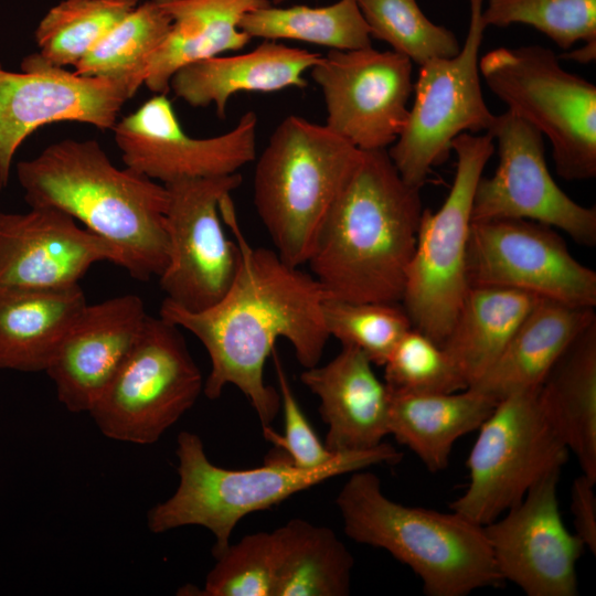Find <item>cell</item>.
Instances as JSON below:
<instances>
[{"label": "cell", "instance_id": "obj_1", "mask_svg": "<svg viewBox=\"0 0 596 596\" xmlns=\"http://www.w3.org/2000/svg\"><path fill=\"white\" fill-rule=\"evenodd\" d=\"M220 212L240 252L231 286L219 301L199 311L164 299L159 316L204 345L211 360L203 386L206 397L216 400L227 384L235 385L265 429L280 408L279 392L264 380L267 358L284 338L305 369L319 363L330 338L322 312L328 295L313 275L289 265L276 251L247 242L231 194L222 198Z\"/></svg>", "mask_w": 596, "mask_h": 596}, {"label": "cell", "instance_id": "obj_2", "mask_svg": "<svg viewBox=\"0 0 596 596\" xmlns=\"http://www.w3.org/2000/svg\"><path fill=\"white\" fill-rule=\"evenodd\" d=\"M387 150L362 157L329 210L306 264L328 297L398 304L423 212Z\"/></svg>", "mask_w": 596, "mask_h": 596}, {"label": "cell", "instance_id": "obj_3", "mask_svg": "<svg viewBox=\"0 0 596 596\" xmlns=\"http://www.w3.org/2000/svg\"><path fill=\"white\" fill-rule=\"evenodd\" d=\"M30 207H53L111 244L134 278L160 276L168 263V190L118 169L95 140L64 139L17 164Z\"/></svg>", "mask_w": 596, "mask_h": 596}, {"label": "cell", "instance_id": "obj_4", "mask_svg": "<svg viewBox=\"0 0 596 596\" xmlns=\"http://www.w3.org/2000/svg\"><path fill=\"white\" fill-rule=\"evenodd\" d=\"M336 503L345 534L408 566L428 596H466L503 583L482 526L451 510L393 501L371 471L352 472Z\"/></svg>", "mask_w": 596, "mask_h": 596}, {"label": "cell", "instance_id": "obj_5", "mask_svg": "<svg viewBox=\"0 0 596 596\" xmlns=\"http://www.w3.org/2000/svg\"><path fill=\"white\" fill-rule=\"evenodd\" d=\"M177 441L179 485L168 500L149 511L148 528L163 533L185 525L203 526L214 535V557L231 544L232 532L243 517L269 509L330 478L375 465H394L403 457L383 441L369 450L337 454L313 469L297 468L273 456L262 467L233 470L212 464L196 434L183 430Z\"/></svg>", "mask_w": 596, "mask_h": 596}, {"label": "cell", "instance_id": "obj_6", "mask_svg": "<svg viewBox=\"0 0 596 596\" xmlns=\"http://www.w3.org/2000/svg\"><path fill=\"white\" fill-rule=\"evenodd\" d=\"M362 151L326 125L290 115L257 159L253 199L286 263L306 264L319 230Z\"/></svg>", "mask_w": 596, "mask_h": 596}, {"label": "cell", "instance_id": "obj_7", "mask_svg": "<svg viewBox=\"0 0 596 596\" xmlns=\"http://www.w3.org/2000/svg\"><path fill=\"white\" fill-rule=\"evenodd\" d=\"M490 91L509 111L546 136L557 174L567 181L596 177V86L567 72L541 45L498 47L479 60Z\"/></svg>", "mask_w": 596, "mask_h": 596}, {"label": "cell", "instance_id": "obj_8", "mask_svg": "<svg viewBox=\"0 0 596 596\" xmlns=\"http://www.w3.org/2000/svg\"><path fill=\"white\" fill-rule=\"evenodd\" d=\"M457 163L441 206L422 212L402 304L413 328L443 345L468 290L467 248L476 185L494 152L490 132L451 142Z\"/></svg>", "mask_w": 596, "mask_h": 596}, {"label": "cell", "instance_id": "obj_9", "mask_svg": "<svg viewBox=\"0 0 596 596\" xmlns=\"http://www.w3.org/2000/svg\"><path fill=\"white\" fill-rule=\"evenodd\" d=\"M538 390L505 396L478 428L467 460L469 483L449 504L451 511L483 526L543 477L562 470L570 450L542 412Z\"/></svg>", "mask_w": 596, "mask_h": 596}, {"label": "cell", "instance_id": "obj_10", "mask_svg": "<svg viewBox=\"0 0 596 596\" xmlns=\"http://www.w3.org/2000/svg\"><path fill=\"white\" fill-rule=\"evenodd\" d=\"M178 328L147 316L135 347L88 411L103 435L153 444L194 405L204 383Z\"/></svg>", "mask_w": 596, "mask_h": 596}, {"label": "cell", "instance_id": "obj_11", "mask_svg": "<svg viewBox=\"0 0 596 596\" xmlns=\"http://www.w3.org/2000/svg\"><path fill=\"white\" fill-rule=\"evenodd\" d=\"M485 30L481 11L470 10L459 53L419 66L414 103L400 136L387 149L397 172L411 187L421 190L433 167L448 158L457 136L488 132L494 123L480 82L479 50Z\"/></svg>", "mask_w": 596, "mask_h": 596}, {"label": "cell", "instance_id": "obj_12", "mask_svg": "<svg viewBox=\"0 0 596 596\" xmlns=\"http://www.w3.org/2000/svg\"><path fill=\"white\" fill-rule=\"evenodd\" d=\"M242 183L228 175L184 179L168 190L166 230L168 263L159 276L167 300L190 311L206 309L231 286L238 266V246L224 233L220 202Z\"/></svg>", "mask_w": 596, "mask_h": 596}, {"label": "cell", "instance_id": "obj_13", "mask_svg": "<svg viewBox=\"0 0 596 596\" xmlns=\"http://www.w3.org/2000/svg\"><path fill=\"white\" fill-rule=\"evenodd\" d=\"M469 286L510 288L577 308L596 306V273L579 263L555 228L522 219L471 221Z\"/></svg>", "mask_w": 596, "mask_h": 596}, {"label": "cell", "instance_id": "obj_14", "mask_svg": "<svg viewBox=\"0 0 596 596\" xmlns=\"http://www.w3.org/2000/svg\"><path fill=\"white\" fill-rule=\"evenodd\" d=\"M310 76L322 92L331 131L361 151L387 150L395 142L414 91L409 58L372 46L329 50Z\"/></svg>", "mask_w": 596, "mask_h": 596}, {"label": "cell", "instance_id": "obj_15", "mask_svg": "<svg viewBox=\"0 0 596 596\" xmlns=\"http://www.w3.org/2000/svg\"><path fill=\"white\" fill-rule=\"evenodd\" d=\"M497 140L499 163L480 177L471 221L522 219L566 233L582 246L596 245V209L571 199L554 181L545 161L543 135L509 110L496 115L488 131Z\"/></svg>", "mask_w": 596, "mask_h": 596}, {"label": "cell", "instance_id": "obj_16", "mask_svg": "<svg viewBox=\"0 0 596 596\" xmlns=\"http://www.w3.org/2000/svg\"><path fill=\"white\" fill-rule=\"evenodd\" d=\"M135 94L127 81L77 75L39 53L23 58L21 72L0 64V188L8 184L18 148L34 130L58 121L113 129Z\"/></svg>", "mask_w": 596, "mask_h": 596}, {"label": "cell", "instance_id": "obj_17", "mask_svg": "<svg viewBox=\"0 0 596 596\" xmlns=\"http://www.w3.org/2000/svg\"><path fill=\"white\" fill-rule=\"evenodd\" d=\"M257 124L249 110L230 131L194 138L182 129L166 94H156L113 130L126 167L167 184L238 172L256 158Z\"/></svg>", "mask_w": 596, "mask_h": 596}, {"label": "cell", "instance_id": "obj_18", "mask_svg": "<svg viewBox=\"0 0 596 596\" xmlns=\"http://www.w3.org/2000/svg\"><path fill=\"white\" fill-rule=\"evenodd\" d=\"M561 470L539 480L502 518L482 526L502 581L528 596H576V564L585 546L563 523Z\"/></svg>", "mask_w": 596, "mask_h": 596}, {"label": "cell", "instance_id": "obj_19", "mask_svg": "<svg viewBox=\"0 0 596 596\" xmlns=\"http://www.w3.org/2000/svg\"><path fill=\"white\" fill-rule=\"evenodd\" d=\"M100 260L121 265L111 244L63 211L0 213V290L73 286Z\"/></svg>", "mask_w": 596, "mask_h": 596}, {"label": "cell", "instance_id": "obj_20", "mask_svg": "<svg viewBox=\"0 0 596 596\" xmlns=\"http://www.w3.org/2000/svg\"><path fill=\"white\" fill-rule=\"evenodd\" d=\"M147 316L132 294L83 309L45 370L70 412L91 409L135 347Z\"/></svg>", "mask_w": 596, "mask_h": 596}, {"label": "cell", "instance_id": "obj_21", "mask_svg": "<svg viewBox=\"0 0 596 596\" xmlns=\"http://www.w3.org/2000/svg\"><path fill=\"white\" fill-rule=\"evenodd\" d=\"M359 349L342 345L324 365L305 369L300 380L320 400L328 425L326 448L333 453L369 450L389 435L390 390Z\"/></svg>", "mask_w": 596, "mask_h": 596}, {"label": "cell", "instance_id": "obj_22", "mask_svg": "<svg viewBox=\"0 0 596 596\" xmlns=\"http://www.w3.org/2000/svg\"><path fill=\"white\" fill-rule=\"evenodd\" d=\"M320 57L319 53L264 40L243 54L216 55L187 64L172 75L169 86L193 107L214 105L223 119L230 98L237 93L306 87L304 75Z\"/></svg>", "mask_w": 596, "mask_h": 596}, {"label": "cell", "instance_id": "obj_23", "mask_svg": "<svg viewBox=\"0 0 596 596\" xmlns=\"http://www.w3.org/2000/svg\"><path fill=\"white\" fill-rule=\"evenodd\" d=\"M171 18L170 30L149 57L142 85L156 94L170 91L172 75L182 66L227 51L252 40L240 29L243 17L270 4V0H155Z\"/></svg>", "mask_w": 596, "mask_h": 596}, {"label": "cell", "instance_id": "obj_24", "mask_svg": "<svg viewBox=\"0 0 596 596\" xmlns=\"http://www.w3.org/2000/svg\"><path fill=\"white\" fill-rule=\"evenodd\" d=\"M594 321V308L540 299L494 364L470 387L498 402L515 392L539 389L565 350Z\"/></svg>", "mask_w": 596, "mask_h": 596}, {"label": "cell", "instance_id": "obj_25", "mask_svg": "<svg viewBox=\"0 0 596 596\" xmlns=\"http://www.w3.org/2000/svg\"><path fill=\"white\" fill-rule=\"evenodd\" d=\"M86 306L78 284L0 290V369L45 372Z\"/></svg>", "mask_w": 596, "mask_h": 596}, {"label": "cell", "instance_id": "obj_26", "mask_svg": "<svg viewBox=\"0 0 596 596\" xmlns=\"http://www.w3.org/2000/svg\"><path fill=\"white\" fill-rule=\"evenodd\" d=\"M498 401L467 387L449 393L390 391L389 435L430 471L447 468L457 439L477 430Z\"/></svg>", "mask_w": 596, "mask_h": 596}, {"label": "cell", "instance_id": "obj_27", "mask_svg": "<svg viewBox=\"0 0 596 596\" xmlns=\"http://www.w3.org/2000/svg\"><path fill=\"white\" fill-rule=\"evenodd\" d=\"M547 421L582 472L596 480V321L565 350L538 390Z\"/></svg>", "mask_w": 596, "mask_h": 596}, {"label": "cell", "instance_id": "obj_28", "mask_svg": "<svg viewBox=\"0 0 596 596\" xmlns=\"http://www.w3.org/2000/svg\"><path fill=\"white\" fill-rule=\"evenodd\" d=\"M540 300L496 286H469L443 343L467 387L494 364L513 333Z\"/></svg>", "mask_w": 596, "mask_h": 596}, {"label": "cell", "instance_id": "obj_29", "mask_svg": "<svg viewBox=\"0 0 596 596\" xmlns=\"http://www.w3.org/2000/svg\"><path fill=\"white\" fill-rule=\"evenodd\" d=\"M276 572L273 596H345L354 560L327 526L292 519L273 531Z\"/></svg>", "mask_w": 596, "mask_h": 596}, {"label": "cell", "instance_id": "obj_30", "mask_svg": "<svg viewBox=\"0 0 596 596\" xmlns=\"http://www.w3.org/2000/svg\"><path fill=\"white\" fill-rule=\"evenodd\" d=\"M240 29L263 40H294L352 51L372 46L370 29L356 0H338L326 7L273 3L247 12Z\"/></svg>", "mask_w": 596, "mask_h": 596}, {"label": "cell", "instance_id": "obj_31", "mask_svg": "<svg viewBox=\"0 0 596 596\" xmlns=\"http://www.w3.org/2000/svg\"><path fill=\"white\" fill-rule=\"evenodd\" d=\"M170 26V15L155 0L138 3L74 66V73L124 79L137 92L149 57Z\"/></svg>", "mask_w": 596, "mask_h": 596}, {"label": "cell", "instance_id": "obj_32", "mask_svg": "<svg viewBox=\"0 0 596 596\" xmlns=\"http://www.w3.org/2000/svg\"><path fill=\"white\" fill-rule=\"evenodd\" d=\"M138 0H63L35 30L39 54L55 66H75Z\"/></svg>", "mask_w": 596, "mask_h": 596}, {"label": "cell", "instance_id": "obj_33", "mask_svg": "<svg viewBox=\"0 0 596 596\" xmlns=\"http://www.w3.org/2000/svg\"><path fill=\"white\" fill-rule=\"evenodd\" d=\"M371 38L418 66L456 56L461 46L455 33L429 20L416 0H356Z\"/></svg>", "mask_w": 596, "mask_h": 596}, {"label": "cell", "instance_id": "obj_34", "mask_svg": "<svg viewBox=\"0 0 596 596\" xmlns=\"http://www.w3.org/2000/svg\"><path fill=\"white\" fill-rule=\"evenodd\" d=\"M485 28L520 23L535 28L561 50L596 41V0H486Z\"/></svg>", "mask_w": 596, "mask_h": 596}, {"label": "cell", "instance_id": "obj_35", "mask_svg": "<svg viewBox=\"0 0 596 596\" xmlns=\"http://www.w3.org/2000/svg\"><path fill=\"white\" fill-rule=\"evenodd\" d=\"M330 337L362 351L373 364L383 365L411 329L412 322L397 304L359 302L327 297L322 306Z\"/></svg>", "mask_w": 596, "mask_h": 596}, {"label": "cell", "instance_id": "obj_36", "mask_svg": "<svg viewBox=\"0 0 596 596\" xmlns=\"http://www.w3.org/2000/svg\"><path fill=\"white\" fill-rule=\"evenodd\" d=\"M384 382L392 392L449 393L467 385L444 348L415 328L389 354Z\"/></svg>", "mask_w": 596, "mask_h": 596}, {"label": "cell", "instance_id": "obj_37", "mask_svg": "<svg viewBox=\"0 0 596 596\" xmlns=\"http://www.w3.org/2000/svg\"><path fill=\"white\" fill-rule=\"evenodd\" d=\"M215 558L200 595L273 596L276 572L273 532L246 535Z\"/></svg>", "mask_w": 596, "mask_h": 596}, {"label": "cell", "instance_id": "obj_38", "mask_svg": "<svg viewBox=\"0 0 596 596\" xmlns=\"http://www.w3.org/2000/svg\"><path fill=\"white\" fill-rule=\"evenodd\" d=\"M273 356L279 385L285 434L280 436L273 427H269L263 429L264 436L280 450H285L286 455L278 458L301 469L321 467L332 460L337 454L329 451L311 428L295 397L276 350L273 351Z\"/></svg>", "mask_w": 596, "mask_h": 596}, {"label": "cell", "instance_id": "obj_39", "mask_svg": "<svg viewBox=\"0 0 596 596\" xmlns=\"http://www.w3.org/2000/svg\"><path fill=\"white\" fill-rule=\"evenodd\" d=\"M596 480L583 472L575 478L571 489V511L575 534L593 555L596 554Z\"/></svg>", "mask_w": 596, "mask_h": 596}, {"label": "cell", "instance_id": "obj_40", "mask_svg": "<svg viewBox=\"0 0 596 596\" xmlns=\"http://www.w3.org/2000/svg\"><path fill=\"white\" fill-rule=\"evenodd\" d=\"M567 53L561 54L560 58H566L578 63L587 64L595 61L596 57V41L585 42L583 47L568 50Z\"/></svg>", "mask_w": 596, "mask_h": 596}, {"label": "cell", "instance_id": "obj_41", "mask_svg": "<svg viewBox=\"0 0 596 596\" xmlns=\"http://www.w3.org/2000/svg\"><path fill=\"white\" fill-rule=\"evenodd\" d=\"M485 0H469V4H483Z\"/></svg>", "mask_w": 596, "mask_h": 596}, {"label": "cell", "instance_id": "obj_42", "mask_svg": "<svg viewBox=\"0 0 596 596\" xmlns=\"http://www.w3.org/2000/svg\"><path fill=\"white\" fill-rule=\"evenodd\" d=\"M285 1H287V0H272L270 2L273 4H275V6H278V4H280V3L285 2Z\"/></svg>", "mask_w": 596, "mask_h": 596}]
</instances>
